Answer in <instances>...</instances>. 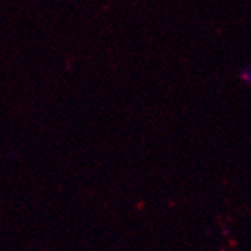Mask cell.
<instances>
[{
  "label": "cell",
  "mask_w": 251,
  "mask_h": 251,
  "mask_svg": "<svg viewBox=\"0 0 251 251\" xmlns=\"http://www.w3.org/2000/svg\"><path fill=\"white\" fill-rule=\"evenodd\" d=\"M237 78H239L244 84L251 86V63H248L247 66L241 68V71L237 72Z\"/></svg>",
  "instance_id": "cell-1"
}]
</instances>
